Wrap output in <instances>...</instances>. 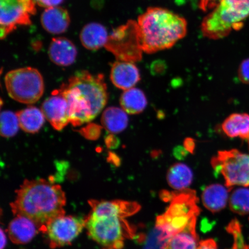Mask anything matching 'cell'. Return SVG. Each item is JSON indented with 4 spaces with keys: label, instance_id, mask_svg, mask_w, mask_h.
<instances>
[{
    "label": "cell",
    "instance_id": "cell-20",
    "mask_svg": "<svg viewBox=\"0 0 249 249\" xmlns=\"http://www.w3.org/2000/svg\"><path fill=\"white\" fill-rule=\"evenodd\" d=\"M224 133L229 138H240L249 143V114L233 113L230 115L222 124Z\"/></svg>",
    "mask_w": 249,
    "mask_h": 249
},
{
    "label": "cell",
    "instance_id": "cell-24",
    "mask_svg": "<svg viewBox=\"0 0 249 249\" xmlns=\"http://www.w3.org/2000/svg\"><path fill=\"white\" fill-rule=\"evenodd\" d=\"M194 174L191 168L183 163H176L171 166L167 174L168 183L171 188L183 191L191 185Z\"/></svg>",
    "mask_w": 249,
    "mask_h": 249
},
{
    "label": "cell",
    "instance_id": "cell-3",
    "mask_svg": "<svg viewBox=\"0 0 249 249\" xmlns=\"http://www.w3.org/2000/svg\"><path fill=\"white\" fill-rule=\"evenodd\" d=\"M137 23L140 45L148 54L171 48L187 33L185 18L163 8H149Z\"/></svg>",
    "mask_w": 249,
    "mask_h": 249
},
{
    "label": "cell",
    "instance_id": "cell-21",
    "mask_svg": "<svg viewBox=\"0 0 249 249\" xmlns=\"http://www.w3.org/2000/svg\"><path fill=\"white\" fill-rule=\"evenodd\" d=\"M127 113L123 108L116 107H108L102 114V126L108 132L117 134L124 131L128 124Z\"/></svg>",
    "mask_w": 249,
    "mask_h": 249
},
{
    "label": "cell",
    "instance_id": "cell-19",
    "mask_svg": "<svg viewBox=\"0 0 249 249\" xmlns=\"http://www.w3.org/2000/svg\"><path fill=\"white\" fill-rule=\"evenodd\" d=\"M228 198V189L220 184L207 186L202 194V203L212 213H217L224 209Z\"/></svg>",
    "mask_w": 249,
    "mask_h": 249
},
{
    "label": "cell",
    "instance_id": "cell-1",
    "mask_svg": "<svg viewBox=\"0 0 249 249\" xmlns=\"http://www.w3.org/2000/svg\"><path fill=\"white\" fill-rule=\"evenodd\" d=\"M16 193L15 200L11 204L15 215L29 218L43 233L51 221L65 213V192L51 180H24Z\"/></svg>",
    "mask_w": 249,
    "mask_h": 249
},
{
    "label": "cell",
    "instance_id": "cell-16",
    "mask_svg": "<svg viewBox=\"0 0 249 249\" xmlns=\"http://www.w3.org/2000/svg\"><path fill=\"white\" fill-rule=\"evenodd\" d=\"M41 24L44 29L49 33H63L70 26L69 14L67 10L60 7L47 8L41 16Z\"/></svg>",
    "mask_w": 249,
    "mask_h": 249
},
{
    "label": "cell",
    "instance_id": "cell-13",
    "mask_svg": "<svg viewBox=\"0 0 249 249\" xmlns=\"http://www.w3.org/2000/svg\"><path fill=\"white\" fill-rule=\"evenodd\" d=\"M110 79L113 85L124 91L133 88L141 77L133 62L117 61L112 65Z\"/></svg>",
    "mask_w": 249,
    "mask_h": 249
},
{
    "label": "cell",
    "instance_id": "cell-12",
    "mask_svg": "<svg viewBox=\"0 0 249 249\" xmlns=\"http://www.w3.org/2000/svg\"><path fill=\"white\" fill-rule=\"evenodd\" d=\"M41 110L46 119L55 130L60 131L70 123L67 99L55 91L43 102Z\"/></svg>",
    "mask_w": 249,
    "mask_h": 249
},
{
    "label": "cell",
    "instance_id": "cell-15",
    "mask_svg": "<svg viewBox=\"0 0 249 249\" xmlns=\"http://www.w3.org/2000/svg\"><path fill=\"white\" fill-rule=\"evenodd\" d=\"M51 60L60 66H69L74 63L77 57L76 46L69 39L55 38L52 39L49 48Z\"/></svg>",
    "mask_w": 249,
    "mask_h": 249
},
{
    "label": "cell",
    "instance_id": "cell-29",
    "mask_svg": "<svg viewBox=\"0 0 249 249\" xmlns=\"http://www.w3.org/2000/svg\"><path fill=\"white\" fill-rule=\"evenodd\" d=\"M166 70V64L163 61L158 60L154 61L151 66V71L155 75L163 74Z\"/></svg>",
    "mask_w": 249,
    "mask_h": 249
},
{
    "label": "cell",
    "instance_id": "cell-2",
    "mask_svg": "<svg viewBox=\"0 0 249 249\" xmlns=\"http://www.w3.org/2000/svg\"><path fill=\"white\" fill-rule=\"evenodd\" d=\"M55 91L67 99L70 123L74 126L89 123L107 104V86L102 74L78 71Z\"/></svg>",
    "mask_w": 249,
    "mask_h": 249
},
{
    "label": "cell",
    "instance_id": "cell-5",
    "mask_svg": "<svg viewBox=\"0 0 249 249\" xmlns=\"http://www.w3.org/2000/svg\"><path fill=\"white\" fill-rule=\"evenodd\" d=\"M127 217L117 211L102 214L90 213L86 218L85 228L102 249H122L124 241L135 235V230L125 219Z\"/></svg>",
    "mask_w": 249,
    "mask_h": 249
},
{
    "label": "cell",
    "instance_id": "cell-11",
    "mask_svg": "<svg viewBox=\"0 0 249 249\" xmlns=\"http://www.w3.org/2000/svg\"><path fill=\"white\" fill-rule=\"evenodd\" d=\"M86 226V219L80 216L61 215L47 225L44 233L50 247L59 248L69 245Z\"/></svg>",
    "mask_w": 249,
    "mask_h": 249
},
{
    "label": "cell",
    "instance_id": "cell-26",
    "mask_svg": "<svg viewBox=\"0 0 249 249\" xmlns=\"http://www.w3.org/2000/svg\"><path fill=\"white\" fill-rule=\"evenodd\" d=\"M20 127L17 113L11 111H4L1 114V135L9 138L17 135Z\"/></svg>",
    "mask_w": 249,
    "mask_h": 249
},
{
    "label": "cell",
    "instance_id": "cell-31",
    "mask_svg": "<svg viewBox=\"0 0 249 249\" xmlns=\"http://www.w3.org/2000/svg\"><path fill=\"white\" fill-rule=\"evenodd\" d=\"M220 0H200V8L205 12L208 9H213L219 4Z\"/></svg>",
    "mask_w": 249,
    "mask_h": 249
},
{
    "label": "cell",
    "instance_id": "cell-14",
    "mask_svg": "<svg viewBox=\"0 0 249 249\" xmlns=\"http://www.w3.org/2000/svg\"><path fill=\"white\" fill-rule=\"evenodd\" d=\"M40 231L38 227L29 218L17 215L11 220L8 227L9 238L15 244H28Z\"/></svg>",
    "mask_w": 249,
    "mask_h": 249
},
{
    "label": "cell",
    "instance_id": "cell-23",
    "mask_svg": "<svg viewBox=\"0 0 249 249\" xmlns=\"http://www.w3.org/2000/svg\"><path fill=\"white\" fill-rule=\"evenodd\" d=\"M17 114L20 128L27 133L38 132L45 123L44 114L36 107H27L17 112Z\"/></svg>",
    "mask_w": 249,
    "mask_h": 249
},
{
    "label": "cell",
    "instance_id": "cell-7",
    "mask_svg": "<svg viewBox=\"0 0 249 249\" xmlns=\"http://www.w3.org/2000/svg\"><path fill=\"white\" fill-rule=\"evenodd\" d=\"M5 83L9 96L21 104H35L44 92L42 76L34 68L9 71L5 77Z\"/></svg>",
    "mask_w": 249,
    "mask_h": 249
},
{
    "label": "cell",
    "instance_id": "cell-6",
    "mask_svg": "<svg viewBox=\"0 0 249 249\" xmlns=\"http://www.w3.org/2000/svg\"><path fill=\"white\" fill-rule=\"evenodd\" d=\"M249 17V0H220L202 21V34L211 39L225 38L232 30H240Z\"/></svg>",
    "mask_w": 249,
    "mask_h": 249
},
{
    "label": "cell",
    "instance_id": "cell-4",
    "mask_svg": "<svg viewBox=\"0 0 249 249\" xmlns=\"http://www.w3.org/2000/svg\"><path fill=\"white\" fill-rule=\"evenodd\" d=\"M162 198L170 201L171 204L166 213L157 217L156 227L160 232V241L166 242L184 229L193 219H197L200 209L196 192L192 190L176 193L165 192Z\"/></svg>",
    "mask_w": 249,
    "mask_h": 249
},
{
    "label": "cell",
    "instance_id": "cell-17",
    "mask_svg": "<svg viewBox=\"0 0 249 249\" xmlns=\"http://www.w3.org/2000/svg\"><path fill=\"white\" fill-rule=\"evenodd\" d=\"M196 221L193 219L184 229L171 236L161 249H197L198 242L196 231Z\"/></svg>",
    "mask_w": 249,
    "mask_h": 249
},
{
    "label": "cell",
    "instance_id": "cell-18",
    "mask_svg": "<svg viewBox=\"0 0 249 249\" xmlns=\"http://www.w3.org/2000/svg\"><path fill=\"white\" fill-rule=\"evenodd\" d=\"M80 38L85 48L90 51H96L105 46L108 36L107 30L102 24L91 23L84 27Z\"/></svg>",
    "mask_w": 249,
    "mask_h": 249
},
{
    "label": "cell",
    "instance_id": "cell-33",
    "mask_svg": "<svg viewBox=\"0 0 249 249\" xmlns=\"http://www.w3.org/2000/svg\"><path fill=\"white\" fill-rule=\"evenodd\" d=\"M185 149L189 151H194L195 147L194 140L192 139H186L185 141Z\"/></svg>",
    "mask_w": 249,
    "mask_h": 249
},
{
    "label": "cell",
    "instance_id": "cell-28",
    "mask_svg": "<svg viewBox=\"0 0 249 249\" xmlns=\"http://www.w3.org/2000/svg\"><path fill=\"white\" fill-rule=\"evenodd\" d=\"M241 231V230H237L232 233L234 238L233 249H249V245L245 244Z\"/></svg>",
    "mask_w": 249,
    "mask_h": 249
},
{
    "label": "cell",
    "instance_id": "cell-32",
    "mask_svg": "<svg viewBox=\"0 0 249 249\" xmlns=\"http://www.w3.org/2000/svg\"><path fill=\"white\" fill-rule=\"evenodd\" d=\"M197 249H218L216 243L213 239H207L199 243Z\"/></svg>",
    "mask_w": 249,
    "mask_h": 249
},
{
    "label": "cell",
    "instance_id": "cell-8",
    "mask_svg": "<svg viewBox=\"0 0 249 249\" xmlns=\"http://www.w3.org/2000/svg\"><path fill=\"white\" fill-rule=\"evenodd\" d=\"M211 163L215 172L222 174L229 188L249 186V155L235 149L219 151Z\"/></svg>",
    "mask_w": 249,
    "mask_h": 249
},
{
    "label": "cell",
    "instance_id": "cell-25",
    "mask_svg": "<svg viewBox=\"0 0 249 249\" xmlns=\"http://www.w3.org/2000/svg\"><path fill=\"white\" fill-rule=\"evenodd\" d=\"M230 207L233 213L239 214L249 213V189L235 190L230 198Z\"/></svg>",
    "mask_w": 249,
    "mask_h": 249
},
{
    "label": "cell",
    "instance_id": "cell-30",
    "mask_svg": "<svg viewBox=\"0 0 249 249\" xmlns=\"http://www.w3.org/2000/svg\"><path fill=\"white\" fill-rule=\"evenodd\" d=\"M39 5L47 8L57 7L61 4L64 0H34Z\"/></svg>",
    "mask_w": 249,
    "mask_h": 249
},
{
    "label": "cell",
    "instance_id": "cell-9",
    "mask_svg": "<svg viewBox=\"0 0 249 249\" xmlns=\"http://www.w3.org/2000/svg\"><path fill=\"white\" fill-rule=\"evenodd\" d=\"M105 48L112 53L118 60L135 62L142 58L138 23L129 20L113 30Z\"/></svg>",
    "mask_w": 249,
    "mask_h": 249
},
{
    "label": "cell",
    "instance_id": "cell-22",
    "mask_svg": "<svg viewBox=\"0 0 249 249\" xmlns=\"http://www.w3.org/2000/svg\"><path fill=\"white\" fill-rule=\"evenodd\" d=\"M147 97L142 90L132 88L125 90L120 98L121 107L129 114L142 113L147 107Z\"/></svg>",
    "mask_w": 249,
    "mask_h": 249
},
{
    "label": "cell",
    "instance_id": "cell-27",
    "mask_svg": "<svg viewBox=\"0 0 249 249\" xmlns=\"http://www.w3.org/2000/svg\"><path fill=\"white\" fill-rule=\"evenodd\" d=\"M238 73L239 80L242 83L249 85V58L241 62Z\"/></svg>",
    "mask_w": 249,
    "mask_h": 249
},
{
    "label": "cell",
    "instance_id": "cell-10",
    "mask_svg": "<svg viewBox=\"0 0 249 249\" xmlns=\"http://www.w3.org/2000/svg\"><path fill=\"white\" fill-rule=\"evenodd\" d=\"M34 0H0V37L4 39L18 26L31 23L30 16L36 14Z\"/></svg>",
    "mask_w": 249,
    "mask_h": 249
},
{
    "label": "cell",
    "instance_id": "cell-34",
    "mask_svg": "<svg viewBox=\"0 0 249 249\" xmlns=\"http://www.w3.org/2000/svg\"><path fill=\"white\" fill-rule=\"evenodd\" d=\"M1 249H4L6 247V245H7V239L4 230L2 229L1 230Z\"/></svg>",
    "mask_w": 249,
    "mask_h": 249
}]
</instances>
